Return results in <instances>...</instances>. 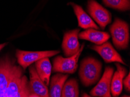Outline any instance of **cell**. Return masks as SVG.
<instances>
[{
    "label": "cell",
    "mask_w": 130,
    "mask_h": 97,
    "mask_svg": "<svg viewBox=\"0 0 130 97\" xmlns=\"http://www.w3.org/2000/svg\"><path fill=\"white\" fill-rule=\"evenodd\" d=\"M102 63L97 59L88 57L80 62L79 76L82 84L85 87L92 86L100 79L102 72Z\"/></svg>",
    "instance_id": "6da1fadb"
},
{
    "label": "cell",
    "mask_w": 130,
    "mask_h": 97,
    "mask_svg": "<svg viewBox=\"0 0 130 97\" xmlns=\"http://www.w3.org/2000/svg\"><path fill=\"white\" fill-rule=\"evenodd\" d=\"M115 46L119 49L128 48L129 40V26L125 21L116 18L110 28Z\"/></svg>",
    "instance_id": "7a4b0ae2"
},
{
    "label": "cell",
    "mask_w": 130,
    "mask_h": 97,
    "mask_svg": "<svg viewBox=\"0 0 130 97\" xmlns=\"http://www.w3.org/2000/svg\"><path fill=\"white\" fill-rule=\"evenodd\" d=\"M84 46L85 44H82L80 46L79 51L72 56L68 58H63L61 56H57L53 61V72L69 74H73L75 72L78 66L79 58L83 51Z\"/></svg>",
    "instance_id": "3957f363"
},
{
    "label": "cell",
    "mask_w": 130,
    "mask_h": 97,
    "mask_svg": "<svg viewBox=\"0 0 130 97\" xmlns=\"http://www.w3.org/2000/svg\"><path fill=\"white\" fill-rule=\"evenodd\" d=\"M60 53V51H25L17 49L16 56L18 63L23 69H26L33 63L44 58H50Z\"/></svg>",
    "instance_id": "277c9868"
},
{
    "label": "cell",
    "mask_w": 130,
    "mask_h": 97,
    "mask_svg": "<svg viewBox=\"0 0 130 97\" xmlns=\"http://www.w3.org/2000/svg\"><path fill=\"white\" fill-rule=\"evenodd\" d=\"M115 69L107 66L105 68L103 76L97 85L90 91V95L93 97H111L110 85Z\"/></svg>",
    "instance_id": "5b68a950"
},
{
    "label": "cell",
    "mask_w": 130,
    "mask_h": 97,
    "mask_svg": "<svg viewBox=\"0 0 130 97\" xmlns=\"http://www.w3.org/2000/svg\"><path fill=\"white\" fill-rule=\"evenodd\" d=\"M88 10L92 18L102 29H105L106 26L111 22L110 13L95 0H88Z\"/></svg>",
    "instance_id": "8992f818"
},
{
    "label": "cell",
    "mask_w": 130,
    "mask_h": 97,
    "mask_svg": "<svg viewBox=\"0 0 130 97\" xmlns=\"http://www.w3.org/2000/svg\"><path fill=\"white\" fill-rule=\"evenodd\" d=\"M79 29H74L65 33L62 48L66 56H72L79 51L80 45L78 41Z\"/></svg>",
    "instance_id": "52a82bcc"
},
{
    "label": "cell",
    "mask_w": 130,
    "mask_h": 97,
    "mask_svg": "<svg viewBox=\"0 0 130 97\" xmlns=\"http://www.w3.org/2000/svg\"><path fill=\"white\" fill-rule=\"evenodd\" d=\"M91 48L99 53L106 63L116 62L126 65L122 57L109 42L106 41L101 45H93Z\"/></svg>",
    "instance_id": "ba28073f"
},
{
    "label": "cell",
    "mask_w": 130,
    "mask_h": 97,
    "mask_svg": "<svg viewBox=\"0 0 130 97\" xmlns=\"http://www.w3.org/2000/svg\"><path fill=\"white\" fill-rule=\"evenodd\" d=\"M29 76L30 82L29 83V87L30 92L36 94L39 97H50L48 88L39 77L34 66H31L29 68Z\"/></svg>",
    "instance_id": "9c48e42d"
},
{
    "label": "cell",
    "mask_w": 130,
    "mask_h": 97,
    "mask_svg": "<svg viewBox=\"0 0 130 97\" xmlns=\"http://www.w3.org/2000/svg\"><path fill=\"white\" fill-rule=\"evenodd\" d=\"M13 65L14 63L9 58L6 57L0 60V97H5V91Z\"/></svg>",
    "instance_id": "30bf717a"
},
{
    "label": "cell",
    "mask_w": 130,
    "mask_h": 97,
    "mask_svg": "<svg viewBox=\"0 0 130 97\" xmlns=\"http://www.w3.org/2000/svg\"><path fill=\"white\" fill-rule=\"evenodd\" d=\"M117 71L114 72L110 85V92L113 97H118L123 88V80L127 74V69L119 63H116Z\"/></svg>",
    "instance_id": "8fae6325"
},
{
    "label": "cell",
    "mask_w": 130,
    "mask_h": 97,
    "mask_svg": "<svg viewBox=\"0 0 130 97\" xmlns=\"http://www.w3.org/2000/svg\"><path fill=\"white\" fill-rule=\"evenodd\" d=\"M110 37V34L108 33L94 29H88L78 34V38L80 39L91 41L98 45L107 41Z\"/></svg>",
    "instance_id": "7c38bea8"
},
{
    "label": "cell",
    "mask_w": 130,
    "mask_h": 97,
    "mask_svg": "<svg viewBox=\"0 0 130 97\" xmlns=\"http://www.w3.org/2000/svg\"><path fill=\"white\" fill-rule=\"evenodd\" d=\"M35 67L39 77L47 86H48L52 70L50 59L48 58H44L36 61Z\"/></svg>",
    "instance_id": "4fadbf2b"
},
{
    "label": "cell",
    "mask_w": 130,
    "mask_h": 97,
    "mask_svg": "<svg viewBox=\"0 0 130 97\" xmlns=\"http://www.w3.org/2000/svg\"><path fill=\"white\" fill-rule=\"evenodd\" d=\"M71 4L72 5L75 13L77 17L79 26L85 29H99V27L94 22L91 17L84 11L80 6L76 5L74 3H71Z\"/></svg>",
    "instance_id": "5bb4252c"
},
{
    "label": "cell",
    "mask_w": 130,
    "mask_h": 97,
    "mask_svg": "<svg viewBox=\"0 0 130 97\" xmlns=\"http://www.w3.org/2000/svg\"><path fill=\"white\" fill-rule=\"evenodd\" d=\"M68 77L67 74H63L60 73L54 75L50 79L49 96L61 97L63 86Z\"/></svg>",
    "instance_id": "9a60e30c"
},
{
    "label": "cell",
    "mask_w": 130,
    "mask_h": 97,
    "mask_svg": "<svg viewBox=\"0 0 130 97\" xmlns=\"http://www.w3.org/2000/svg\"><path fill=\"white\" fill-rule=\"evenodd\" d=\"M61 97H79L78 83L76 79H71L65 82Z\"/></svg>",
    "instance_id": "2e32d148"
},
{
    "label": "cell",
    "mask_w": 130,
    "mask_h": 97,
    "mask_svg": "<svg viewBox=\"0 0 130 97\" xmlns=\"http://www.w3.org/2000/svg\"><path fill=\"white\" fill-rule=\"evenodd\" d=\"M103 1L107 7L112 8L123 11L129 9V0H103Z\"/></svg>",
    "instance_id": "e0dca14e"
},
{
    "label": "cell",
    "mask_w": 130,
    "mask_h": 97,
    "mask_svg": "<svg viewBox=\"0 0 130 97\" xmlns=\"http://www.w3.org/2000/svg\"><path fill=\"white\" fill-rule=\"evenodd\" d=\"M123 85L124 86L125 89L128 92H129L130 91V73L128 74L127 76L125 77V78L123 80Z\"/></svg>",
    "instance_id": "ac0fdd59"
},
{
    "label": "cell",
    "mask_w": 130,
    "mask_h": 97,
    "mask_svg": "<svg viewBox=\"0 0 130 97\" xmlns=\"http://www.w3.org/2000/svg\"><path fill=\"white\" fill-rule=\"evenodd\" d=\"M7 43H4V44H0V51L2 50V49H3L4 47H5L6 45H7Z\"/></svg>",
    "instance_id": "d6986e66"
},
{
    "label": "cell",
    "mask_w": 130,
    "mask_h": 97,
    "mask_svg": "<svg viewBox=\"0 0 130 97\" xmlns=\"http://www.w3.org/2000/svg\"><path fill=\"white\" fill-rule=\"evenodd\" d=\"M81 97H92V96L89 95H88V94H86V93H83Z\"/></svg>",
    "instance_id": "ffe728a7"
},
{
    "label": "cell",
    "mask_w": 130,
    "mask_h": 97,
    "mask_svg": "<svg viewBox=\"0 0 130 97\" xmlns=\"http://www.w3.org/2000/svg\"><path fill=\"white\" fill-rule=\"evenodd\" d=\"M29 97H39V96H37V95H36V94H31V93H30V94H29Z\"/></svg>",
    "instance_id": "44dd1931"
},
{
    "label": "cell",
    "mask_w": 130,
    "mask_h": 97,
    "mask_svg": "<svg viewBox=\"0 0 130 97\" xmlns=\"http://www.w3.org/2000/svg\"><path fill=\"white\" fill-rule=\"evenodd\" d=\"M121 97H130V96H128V95H124V96H121Z\"/></svg>",
    "instance_id": "7402d4cb"
},
{
    "label": "cell",
    "mask_w": 130,
    "mask_h": 97,
    "mask_svg": "<svg viewBox=\"0 0 130 97\" xmlns=\"http://www.w3.org/2000/svg\"><path fill=\"white\" fill-rule=\"evenodd\" d=\"M92 97H93V96H92Z\"/></svg>",
    "instance_id": "603a6c76"
}]
</instances>
